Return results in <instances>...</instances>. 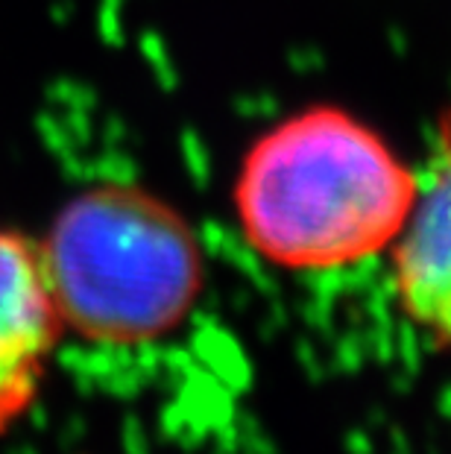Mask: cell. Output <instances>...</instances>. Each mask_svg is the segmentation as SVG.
Instances as JSON below:
<instances>
[{"instance_id":"obj_1","label":"cell","mask_w":451,"mask_h":454,"mask_svg":"<svg viewBox=\"0 0 451 454\" xmlns=\"http://www.w3.org/2000/svg\"><path fill=\"white\" fill-rule=\"evenodd\" d=\"M416 182V164L367 121L308 106L253 141L232 208L255 255L291 273H331L390 253Z\"/></svg>"},{"instance_id":"obj_2","label":"cell","mask_w":451,"mask_h":454,"mask_svg":"<svg viewBox=\"0 0 451 454\" xmlns=\"http://www.w3.org/2000/svg\"><path fill=\"white\" fill-rule=\"evenodd\" d=\"M38 255L62 332L100 346L176 332L206 282L188 220L136 185H97L71 200Z\"/></svg>"},{"instance_id":"obj_3","label":"cell","mask_w":451,"mask_h":454,"mask_svg":"<svg viewBox=\"0 0 451 454\" xmlns=\"http://www.w3.org/2000/svg\"><path fill=\"white\" fill-rule=\"evenodd\" d=\"M416 179L414 206L387 253L393 294L408 323L451 352V106L439 112Z\"/></svg>"},{"instance_id":"obj_4","label":"cell","mask_w":451,"mask_h":454,"mask_svg":"<svg viewBox=\"0 0 451 454\" xmlns=\"http://www.w3.org/2000/svg\"><path fill=\"white\" fill-rule=\"evenodd\" d=\"M59 337L38 247L0 229V434L30 413Z\"/></svg>"}]
</instances>
